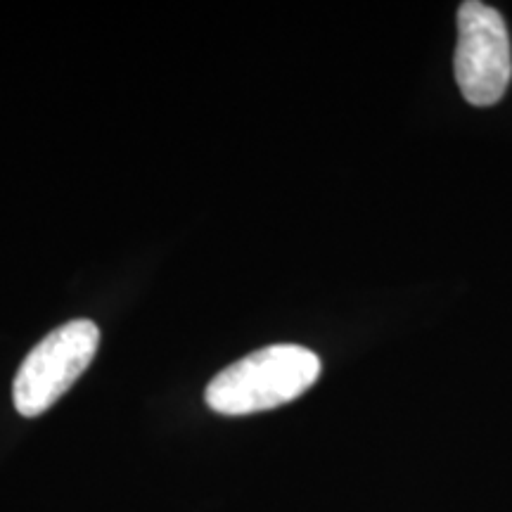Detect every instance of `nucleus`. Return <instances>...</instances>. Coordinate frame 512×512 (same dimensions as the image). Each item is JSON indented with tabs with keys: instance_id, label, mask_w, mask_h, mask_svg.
I'll return each mask as SVG.
<instances>
[{
	"instance_id": "nucleus-1",
	"label": "nucleus",
	"mask_w": 512,
	"mask_h": 512,
	"mask_svg": "<svg viewBox=\"0 0 512 512\" xmlns=\"http://www.w3.org/2000/svg\"><path fill=\"white\" fill-rule=\"evenodd\" d=\"M320 377V358L297 344H273L240 358L209 382L204 401L219 415H252L299 399Z\"/></svg>"
},
{
	"instance_id": "nucleus-3",
	"label": "nucleus",
	"mask_w": 512,
	"mask_h": 512,
	"mask_svg": "<svg viewBox=\"0 0 512 512\" xmlns=\"http://www.w3.org/2000/svg\"><path fill=\"white\" fill-rule=\"evenodd\" d=\"M456 79L470 105L489 107L503 98L512 79L510 38L501 12L479 0L458 10Z\"/></svg>"
},
{
	"instance_id": "nucleus-2",
	"label": "nucleus",
	"mask_w": 512,
	"mask_h": 512,
	"mask_svg": "<svg viewBox=\"0 0 512 512\" xmlns=\"http://www.w3.org/2000/svg\"><path fill=\"white\" fill-rule=\"evenodd\" d=\"M100 347V328L76 318L48 332L17 370L12 384L15 408L24 418H38L62 399L86 373Z\"/></svg>"
}]
</instances>
